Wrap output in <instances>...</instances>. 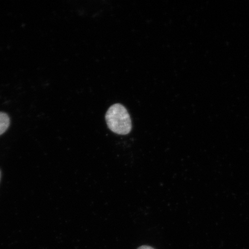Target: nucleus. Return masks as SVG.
<instances>
[{"instance_id": "3", "label": "nucleus", "mask_w": 249, "mask_h": 249, "mask_svg": "<svg viewBox=\"0 0 249 249\" xmlns=\"http://www.w3.org/2000/svg\"><path fill=\"white\" fill-rule=\"evenodd\" d=\"M138 249H154V248H152L151 247H149V246H142V247H140Z\"/></svg>"}, {"instance_id": "1", "label": "nucleus", "mask_w": 249, "mask_h": 249, "mask_svg": "<svg viewBox=\"0 0 249 249\" xmlns=\"http://www.w3.org/2000/svg\"><path fill=\"white\" fill-rule=\"evenodd\" d=\"M106 120L108 128L118 135H126L131 131L132 125L129 114L121 104H114L108 109Z\"/></svg>"}, {"instance_id": "2", "label": "nucleus", "mask_w": 249, "mask_h": 249, "mask_svg": "<svg viewBox=\"0 0 249 249\" xmlns=\"http://www.w3.org/2000/svg\"><path fill=\"white\" fill-rule=\"evenodd\" d=\"M9 124L10 119L8 115L3 112H0V136L7 131Z\"/></svg>"}, {"instance_id": "4", "label": "nucleus", "mask_w": 249, "mask_h": 249, "mask_svg": "<svg viewBox=\"0 0 249 249\" xmlns=\"http://www.w3.org/2000/svg\"><path fill=\"white\" fill-rule=\"evenodd\" d=\"M0 178H1V172H0Z\"/></svg>"}]
</instances>
